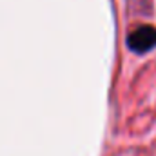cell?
I'll list each match as a JSON object with an SVG mask.
<instances>
[{"instance_id": "cell-1", "label": "cell", "mask_w": 156, "mask_h": 156, "mask_svg": "<svg viewBox=\"0 0 156 156\" xmlns=\"http://www.w3.org/2000/svg\"><path fill=\"white\" fill-rule=\"evenodd\" d=\"M127 45L134 53H147L156 45V29L153 26H138L127 37Z\"/></svg>"}]
</instances>
